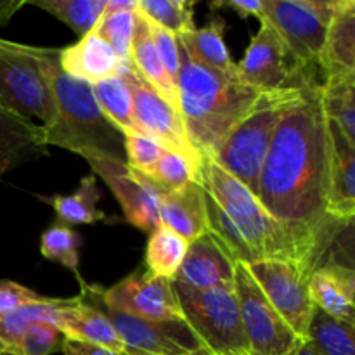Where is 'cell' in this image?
Masks as SVG:
<instances>
[{
    "label": "cell",
    "instance_id": "cell-1",
    "mask_svg": "<svg viewBox=\"0 0 355 355\" xmlns=\"http://www.w3.org/2000/svg\"><path fill=\"white\" fill-rule=\"evenodd\" d=\"M329 130L321 83L311 80L284 110L259 177L257 198L322 260L343 225L326 215Z\"/></svg>",
    "mask_w": 355,
    "mask_h": 355
},
{
    "label": "cell",
    "instance_id": "cell-2",
    "mask_svg": "<svg viewBox=\"0 0 355 355\" xmlns=\"http://www.w3.org/2000/svg\"><path fill=\"white\" fill-rule=\"evenodd\" d=\"M175 83L179 114L201 158H211L232 128L269 96L243 83L236 73L196 64L182 51Z\"/></svg>",
    "mask_w": 355,
    "mask_h": 355
},
{
    "label": "cell",
    "instance_id": "cell-3",
    "mask_svg": "<svg viewBox=\"0 0 355 355\" xmlns=\"http://www.w3.org/2000/svg\"><path fill=\"white\" fill-rule=\"evenodd\" d=\"M55 106V120L44 128L45 144L89 159L127 163L123 134L101 111L90 83L62 71L59 49L35 47Z\"/></svg>",
    "mask_w": 355,
    "mask_h": 355
},
{
    "label": "cell",
    "instance_id": "cell-4",
    "mask_svg": "<svg viewBox=\"0 0 355 355\" xmlns=\"http://www.w3.org/2000/svg\"><path fill=\"white\" fill-rule=\"evenodd\" d=\"M196 182L220 205L257 259H288L315 270L321 259L279 224L259 198L214 159L201 158Z\"/></svg>",
    "mask_w": 355,
    "mask_h": 355
},
{
    "label": "cell",
    "instance_id": "cell-5",
    "mask_svg": "<svg viewBox=\"0 0 355 355\" xmlns=\"http://www.w3.org/2000/svg\"><path fill=\"white\" fill-rule=\"evenodd\" d=\"M302 89L304 85L298 89L269 94L245 120H241L232 128L217 153L210 158L225 172L231 173L234 179H238L243 186L248 187L255 196L259 191L260 172H262L277 123L288 104L300 94Z\"/></svg>",
    "mask_w": 355,
    "mask_h": 355
},
{
    "label": "cell",
    "instance_id": "cell-6",
    "mask_svg": "<svg viewBox=\"0 0 355 355\" xmlns=\"http://www.w3.org/2000/svg\"><path fill=\"white\" fill-rule=\"evenodd\" d=\"M184 321L211 355H250L234 284L194 290L172 281Z\"/></svg>",
    "mask_w": 355,
    "mask_h": 355
},
{
    "label": "cell",
    "instance_id": "cell-7",
    "mask_svg": "<svg viewBox=\"0 0 355 355\" xmlns=\"http://www.w3.org/2000/svg\"><path fill=\"white\" fill-rule=\"evenodd\" d=\"M347 0H263V19L302 69L319 68L328 26Z\"/></svg>",
    "mask_w": 355,
    "mask_h": 355
},
{
    "label": "cell",
    "instance_id": "cell-8",
    "mask_svg": "<svg viewBox=\"0 0 355 355\" xmlns=\"http://www.w3.org/2000/svg\"><path fill=\"white\" fill-rule=\"evenodd\" d=\"M0 106L21 118H38L47 128L55 106L35 47L0 38Z\"/></svg>",
    "mask_w": 355,
    "mask_h": 355
},
{
    "label": "cell",
    "instance_id": "cell-9",
    "mask_svg": "<svg viewBox=\"0 0 355 355\" xmlns=\"http://www.w3.org/2000/svg\"><path fill=\"white\" fill-rule=\"evenodd\" d=\"M76 279L82 284L80 295L106 314L125 350L148 355H189L205 349L186 321H148L116 311L103 300L104 288L85 283L80 274Z\"/></svg>",
    "mask_w": 355,
    "mask_h": 355
},
{
    "label": "cell",
    "instance_id": "cell-10",
    "mask_svg": "<svg viewBox=\"0 0 355 355\" xmlns=\"http://www.w3.org/2000/svg\"><path fill=\"white\" fill-rule=\"evenodd\" d=\"M245 266L263 297L293 329L295 335L305 342L314 309L309 291L314 270L288 259H257Z\"/></svg>",
    "mask_w": 355,
    "mask_h": 355
},
{
    "label": "cell",
    "instance_id": "cell-11",
    "mask_svg": "<svg viewBox=\"0 0 355 355\" xmlns=\"http://www.w3.org/2000/svg\"><path fill=\"white\" fill-rule=\"evenodd\" d=\"M234 291L250 355H295L304 340L263 297L245 263H236Z\"/></svg>",
    "mask_w": 355,
    "mask_h": 355
},
{
    "label": "cell",
    "instance_id": "cell-12",
    "mask_svg": "<svg viewBox=\"0 0 355 355\" xmlns=\"http://www.w3.org/2000/svg\"><path fill=\"white\" fill-rule=\"evenodd\" d=\"M118 76L123 80L130 92L134 121L139 134L155 139L166 151L182 156L193 166L194 173H198L201 156L191 144L180 114L172 110L162 97L156 96L151 87L142 82L130 61H121Z\"/></svg>",
    "mask_w": 355,
    "mask_h": 355
},
{
    "label": "cell",
    "instance_id": "cell-13",
    "mask_svg": "<svg viewBox=\"0 0 355 355\" xmlns=\"http://www.w3.org/2000/svg\"><path fill=\"white\" fill-rule=\"evenodd\" d=\"M259 33L236 64V75L246 85L263 94L298 89L315 78L314 69H302L291 59L286 45L269 21H260Z\"/></svg>",
    "mask_w": 355,
    "mask_h": 355
},
{
    "label": "cell",
    "instance_id": "cell-14",
    "mask_svg": "<svg viewBox=\"0 0 355 355\" xmlns=\"http://www.w3.org/2000/svg\"><path fill=\"white\" fill-rule=\"evenodd\" d=\"M89 165L116 196L128 224L144 232L158 227L159 203L165 191L155 180L114 159H89Z\"/></svg>",
    "mask_w": 355,
    "mask_h": 355
},
{
    "label": "cell",
    "instance_id": "cell-15",
    "mask_svg": "<svg viewBox=\"0 0 355 355\" xmlns=\"http://www.w3.org/2000/svg\"><path fill=\"white\" fill-rule=\"evenodd\" d=\"M103 300L116 311L148 321H184L172 281L137 270L103 290Z\"/></svg>",
    "mask_w": 355,
    "mask_h": 355
},
{
    "label": "cell",
    "instance_id": "cell-16",
    "mask_svg": "<svg viewBox=\"0 0 355 355\" xmlns=\"http://www.w3.org/2000/svg\"><path fill=\"white\" fill-rule=\"evenodd\" d=\"M329 166L326 191V215L350 225L355 215V142L349 141L336 125L328 121Z\"/></svg>",
    "mask_w": 355,
    "mask_h": 355
},
{
    "label": "cell",
    "instance_id": "cell-17",
    "mask_svg": "<svg viewBox=\"0 0 355 355\" xmlns=\"http://www.w3.org/2000/svg\"><path fill=\"white\" fill-rule=\"evenodd\" d=\"M236 263L215 241L210 232L189 243L186 257L175 276V283L194 290H211L234 284Z\"/></svg>",
    "mask_w": 355,
    "mask_h": 355
},
{
    "label": "cell",
    "instance_id": "cell-18",
    "mask_svg": "<svg viewBox=\"0 0 355 355\" xmlns=\"http://www.w3.org/2000/svg\"><path fill=\"white\" fill-rule=\"evenodd\" d=\"M311 300L331 318L355 324V272L350 266L329 260L312 272Z\"/></svg>",
    "mask_w": 355,
    "mask_h": 355
},
{
    "label": "cell",
    "instance_id": "cell-19",
    "mask_svg": "<svg viewBox=\"0 0 355 355\" xmlns=\"http://www.w3.org/2000/svg\"><path fill=\"white\" fill-rule=\"evenodd\" d=\"M55 328L68 340L125 352L123 342L116 335L106 314L82 295L75 298H66L59 312Z\"/></svg>",
    "mask_w": 355,
    "mask_h": 355
},
{
    "label": "cell",
    "instance_id": "cell-20",
    "mask_svg": "<svg viewBox=\"0 0 355 355\" xmlns=\"http://www.w3.org/2000/svg\"><path fill=\"white\" fill-rule=\"evenodd\" d=\"M59 64L64 73L92 85L101 80L118 76L121 61L113 49L92 30L75 45L59 49Z\"/></svg>",
    "mask_w": 355,
    "mask_h": 355
},
{
    "label": "cell",
    "instance_id": "cell-21",
    "mask_svg": "<svg viewBox=\"0 0 355 355\" xmlns=\"http://www.w3.org/2000/svg\"><path fill=\"white\" fill-rule=\"evenodd\" d=\"M42 125L21 118L0 106V180L12 168L45 155Z\"/></svg>",
    "mask_w": 355,
    "mask_h": 355
},
{
    "label": "cell",
    "instance_id": "cell-22",
    "mask_svg": "<svg viewBox=\"0 0 355 355\" xmlns=\"http://www.w3.org/2000/svg\"><path fill=\"white\" fill-rule=\"evenodd\" d=\"M130 62L142 82L151 87L156 96L162 97L172 110L179 113L177 85L165 69V64H163L162 58L156 51L148 19L139 10L135 12V31L134 38H132Z\"/></svg>",
    "mask_w": 355,
    "mask_h": 355
},
{
    "label": "cell",
    "instance_id": "cell-23",
    "mask_svg": "<svg viewBox=\"0 0 355 355\" xmlns=\"http://www.w3.org/2000/svg\"><path fill=\"white\" fill-rule=\"evenodd\" d=\"M159 224L172 229L189 243L205 234L207 211L203 187L193 180L180 189L163 194L159 203Z\"/></svg>",
    "mask_w": 355,
    "mask_h": 355
},
{
    "label": "cell",
    "instance_id": "cell-24",
    "mask_svg": "<svg viewBox=\"0 0 355 355\" xmlns=\"http://www.w3.org/2000/svg\"><path fill=\"white\" fill-rule=\"evenodd\" d=\"M225 21L222 17H214L203 28H194L177 37L179 47L187 58L196 64L215 71L234 75L236 62L232 61L224 42Z\"/></svg>",
    "mask_w": 355,
    "mask_h": 355
},
{
    "label": "cell",
    "instance_id": "cell-25",
    "mask_svg": "<svg viewBox=\"0 0 355 355\" xmlns=\"http://www.w3.org/2000/svg\"><path fill=\"white\" fill-rule=\"evenodd\" d=\"M319 68L324 76L355 73V2L347 0L335 14L326 33Z\"/></svg>",
    "mask_w": 355,
    "mask_h": 355
},
{
    "label": "cell",
    "instance_id": "cell-26",
    "mask_svg": "<svg viewBox=\"0 0 355 355\" xmlns=\"http://www.w3.org/2000/svg\"><path fill=\"white\" fill-rule=\"evenodd\" d=\"M66 298L42 297L38 302L21 305L16 311L0 318V354L16 355L19 342L28 326L37 321H47L55 326Z\"/></svg>",
    "mask_w": 355,
    "mask_h": 355
},
{
    "label": "cell",
    "instance_id": "cell-27",
    "mask_svg": "<svg viewBox=\"0 0 355 355\" xmlns=\"http://www.w3.org/2000/svg\"><path fill=\"white\" fill-rule=\"evenodd\" d=\"M321 101L326 118L355 142V73L324 76Z\"/></svg>",
    "mask_w": 355,
    "mask_h": 355
},
{
    "label": "cell",
    "instance_id": "cell-28",
    "mask_svg": "<svg viewBox=\"0 0 355 355\" xmlns=\"http://www.w3.org/2000/svg\"><path fill=\"white\" fill-rule=\"evenodd\" d=\"M149 234L151 236L146 246V270L155 277L173 281L186 257L189 241L163 224Z\"/></svg>",
    "mask_w": 355,
    "mask_h": 355
},
{
    "label": "cell",
    "instance_id": "cell-29",
    "mask_svg": "<svg viewBox=\"0 0 355 355\" xmlns=\"http://www.w3.org/2000/svg\"><path fill=\"white\" fill-rule=\"evenodd\" d=\"M305 342L321 355H355V324L314 307Z\"/></svg>",
    "mask_w": 355,
    "mask_h": 355
},
{
    "label": "cell",
    "instance_id": "cell-30",
    "mask_svg": "<svg viewBox=\"0 0 355 355\" xmlns=\"http://www.w3.org/2000/svg\"><path fill=\"white\" fill-rule=\"evenodd\" d=\"M101 193L97 189L96 177L87 175L83 177L80 187L69 196L58 194V196L47 198V203L58 214V218L64 225H90L104 220L106 214L97 208Z\"/></svg>",
    "mask_w": 355,
    "mask_h": 355
},
{
    "label": "cell",
    "instance_id": "cell-31",
    "mask_svg": "<svg viewBox=\"0 0 355 355\" xmlns=\"http://www.w3.org/2000/svg\"><path fill=\"white\" fill-rule=\"evenodd\" d=\"M92 94L99 104L101 111L106 114L107 120L118 128L123 135L137 132L134 121V107H132V97L127 85L120 76L101 80L92 83Z\"/></svg>",
    "mask_w": 355,
    "mask_h": 355
},
{
    "label": "cell",
    "instance_id": "cell-32",
    "mask_svg": "<svg viewBox=\"0 0 355 355\" xmlns=\"http://www.w3.org/2000/svg\"><path fill=\"white\" fill-rule=\"evenodd\" d=\"M205 211H207V231L215 238V241L224 248V252L231 257L234 263H250L257 260L252 250L241 238L236 225L232 224L231 218L225 215L220 205L203 189Z\"/></svg>",
    "mask_w": 355,
    "mask_h": 355
},
{
    "label": "cell",
    "instance_id": "cell-33",
    "mask_svg": "<svg viewBox=\"0 0 355 355\" xmlns=\"http://www.w3.org/2000/svg\"><path fill=\"white\" fill-rule=\"evenodd\" d=\"M31 3L61 19L80 37L96 28L106 9V0H33Z\"/></svg>",
    "mask_w": 355,
    "mask_h": 355
},
{
    "label": "cell",
    "instance_id": "cell-34",
    "mask_svg": "<svg viewBox=\"0 0 355 355\" xmlns=\"http://www.w3.org/2000/svg\"><path fill=\"white\" fill-rule=\"evenodd\" d=\"M137 10L146 19L172 33L173 37L196 28L193 2L186 0H137Z\"/></svg>",
    "mask_w": 355,
    "mask_h": 355
},
{
    "label": "cell",
    "instance_id": "cell-35",
    "mask_svg": "<svg viewBox=\"0 0 355 355\" xmlns=\"http://www.w3.org/2000/svg\"><path fill=\"white\" fill-rule=\"evenodd\" d=\"M135 12L137 10H106L97 21L96 31L116 54L120 61H130L132 38L135 31Z\"/></svg>",
    "mask_w": 355,
    "mask_h": 355
},
{
    "label": "cell",
    "instance_id": "cell-36",
    "mask_svg": "<svg viewBox=\"0 0 355 355\" xmlns=\"http://www.w3.org/2000/svg\"><path fill=\"white\" fill-rule=\"evenodd\" d=\"M80 245H82V239L78 232L73 231L69 225L58 222L42 234L40 252L47 260L59 262L78 276Z\"/></svg>",
    "mask_w": 355,
    "mask_h": 355
},
{
    "label": "cell",
    "instance_id": "cell-37",
    "mask_svg": "<svg viewBox=\"0 0 355 355\" xmlns=\"http://www.w3.org/2000/svg\"><path fill=\"white\" fill-rule=\"evenodd\" d=\"M155 180L158 187H162L165 193L177 191L180 187L187 186L189 182L196 180L193 166L179 155H173L170 151H163L158 163L153 168L151 175H146Z\"/></svg>",
    "mask_w": 355,
    "mask_h": 355
},
{
    "label": "cell",
    "instance_id": "cell-38",
    "mask_svg": "<svg viewBox=\"0 0 355 355\" xmlns=\"http://www.w3.org/2000/svg\"><path fill=\"white\" fill-rule=\"evenodd\" d=\"M123 142L127 165L142 175H151L159 156L163 155V151H166L158 141L139 132L123 135Z\"/></svg>",
    "mask_w": 355,
    "mask_h": 355
},
{
    "label": "cell",
    "instance_id": "cell-39",
    "mask_svg": "<svg viewBox=\"0 0 355 355\" xmlns=\"http://www.w3.org/2000/svg\"><path fill=\"white\" fill-rule=\"evenodd\" d=\"M64 336L52 322L37 321L28 326L16 355H52L61 350Z\"/></svg>",
    "mask_w": 355,
    "mask_h": 355
},
{
    "label": "cell",
    "instance_id": "cell-40",
    "mask_svg": "<svg viewBox=\"0 0 355 355\" xmlns=\"http://www.w3.org/2000/svg\"><path fill=\"white\" fill-rule=\"evenodd\" d=\"M148 23L153 35V42H155L156 51H158L159 58H162L163 64H165V69L172 76L173 82H177V75H179L180 69V47L177 37H173L172 33L153 24L151 21H148Z\"/></svg>",
    "mask_w": 355,
    "mask_h": 355
},
{
    "label": "cell",
    "instance_id": "cell-41",
    "mask_svg": "<svg viewBox=\"0 0 355 355\" xmlns=\"http://www.w3.org/2000/svg\"><path fill=\"white\" fill-rule=\"evenodd\" d=\"M40 298L42 297L37 291L30 290L26 286H21V284L14 283V281H0V318L16 311L21 305L38 302Z\"/></svg>",
    "mask_w": 355,
    "mask_h": 355
},
{
    "label": "cell",
    "instance_id": "cell-42",
    "mask_svg": "<svg viewBox=\"0 0 355 355\" xmlns=\"http://www.w3.org/2000/svg\"><path fill=\"white\" fill-rule=\"evenodd\" d=\"M211 7H227L234 10L238 16H255L260 21L266 16L263 0H218V2H211Z\"/></svg>",
    "mask_w": 355,
    "mask_h": 355
},
{
    "label": "cell",
    "instance_id": "cell-43",
    "mask_svg": "<svg viewBox=\"0 0 355 355\" xmlns=\"http://www.w3.org/2000/svg\"><path fill=\"white\" fill-rule=\"evenodd\" d=\"M61 352L64 355H127L125 352H116V350L106 349V347L75 342V340L68 338H64V342H62Z\"/></svg>",
    "mask_w": 355,
    "mask_h": 355
},
{
    "label": "cell",
    "instance_id": "cell-44",
    "mask_svg": "<svg viewBox=\"0 0 355 355\" xmlns=\"http://www.w3.org/2000/svg\"><path fill=\"white\" fill-rule=\"evenodd\" d=\"M24 6V0H0V28L10 21V17Z\"/></svg>",
    "mask_w": 355,
    "mask_h": 355
},
{
    "label": "cell",
    "instance_id": "cell-45",
    "mask_svg": "<svg viewBox=\"0 0 355 355\" xmlns=\"http://www.w3.org/2000/svg\"><path fill=\"white\" fill-rule=\"evenodd\" d=\"M295 355H321V354L315 352V350L312 349L311 343L304 342L300 347H298V350H297V352H295Z\"/></svg>",
    "mask_w": 355,
    "mask_h": 355
},
{
    "label": "cell",
    "instance_id": "cell-46",
    "mask_svg": "<svg viewBox=\"0 0 355 355\" xmlns=\"http://www.w3.org/2000/svg\"><path fill=\"white\" fill-rule=\"evenodd\" d=\"M125 354L127 355H148V354H141V352H134V350H125ZM189 355H211L208 350H200V352H194V354H189Z\"/></svg>",
    "mask_w": 355,
    "mask_h": 355
},
{
    "label": "cell",
    "instance_id": "cell-47",
    "mask_svg": "<svg viewBox=\"0 0 355 355\" xmlns=\"http://www.w3.org/2000/svg\"><path fill=\"white\" fill-rule=\"evenodd\" d=\"M0 355H3V354H0Z\"/></svg>",
    "mask_w": 355,
    "mask_h": 355
}]
</instances>
